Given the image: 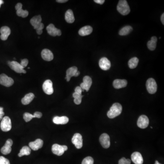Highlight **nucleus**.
I'll list each match as a JSON object with an SVG mask.
<instances>
[{
	"instance_id": "f704fd0d",
	"label": "nucleus",
	"mask_w": 164,
	"mask_h": 164,
	"mask_svg": "<svg viewBox=\"0 0 164 164\" xmlns=\"http://www.w3.org/2000/svg\"><path fill=\"white\" fill-rule=\"evenodd\" d=\"M131 164V160L129 159H126V158L123 157L121 158L119 161V164Z\"/></svg>"
},
{
	"instance_id": "39448f33",
	"label": "nucleus",
	"mask_w": 164,
	"mask_h": 164,
	"mask_svg": "<svg viewBox=\"0 0 164 164\" xmlns=\"http://www.w3.org/2000/svg\"><path fill=\"white\" fill-rule=\"evenodd\" d=\"M8 65L9 66V67L11 69L14 70L16 73H19V74H21V73L26 74L27 73L26 70L24 69V68L20 65V64L15 61H8Z\"/></svg>"
},
{
	"instance_id": "4c0bfd02",
	"label": "nucleus",
	"mask_w": 164,
	"mask_h": 164,
	"mask_svg": "<svg viewBox=\"0 0 164 164\" xmlns=\"http://www.w3.org/2000/svg\"><path fill=\"white\" fill-rule=\"evenodd\" d=\"M84 91V90H83L80 87V86H78L75 88V92L77 93H79V94H82V92Z\"/></svg>"
},
{
	"instance_id": "393cba45",
	"label": "nucleus",
	"mask_w": 164,
	"mask_h": 164,
	"mask_svg": "<svg viewBox=\"0 0 164 164\" xmlns=\"http://www.w3.org/2000/svg\"><path fill=\"white\" fill-rule=\"evenodd\" d=\"M93 32V28L90 26H86L81 28L78 31V33L81 36H88Z\"/></svg>"
},
{
	"instance_id": "ddd939ff",
	"label": "nucleus",
	"mask_w": 164,
	"mask_h": 164,
	"mask_svg": "<svg viewBox=\"0 0 164 164\" xmlns=\"http://www.w3.org/2000/svg\"><path fill=\"white\" fill-rule=\"evenodd\" d=\"M149 119L145 115L139 116L137 121V125L141 129H145L149 125Z\"/></svg>"
},
{
	"instance_id": "a211bd4d",
	"label": "nucleus",
	"mask_w": 164,
	"mask_h": 164,
	"mask_svg": "<svg viewBox=\"0 0 164 164\" xmlns=\"http://www.w3.org/2000/svg\"><path fill=\"white\" fill-rule=\"evenodd\" d=\"M22 7H23V5L22 3H18L16 4L15 6L16 14L18 16H21L23 18H26L28 15V11L27 10H23L22 9Z\"/></svg>"
},
{
	"instance_id": "e433bc0d",
	"label": "nucleus",
	"mask_w": 164,
	"mask_h": 164,
	"mask_svg": "<svg viewBox=\"0 0 164 164\" xmlns=\"http://www.w3.org/2000/svg\"><path fill=\"white\" fill-rule=\"evenodd\" d=\"M28 60L27 59H24L22 60V61H21L20 64L22 67L25 68L28 66Z\"/></svg>"
},
{
	"instance_id": "c85d7f7f",
	"label": "nucleus",
	"mask_w": 164,
	"mask_h": 164,
	"mask_svg": "<svg viewBox=\"0 0 164 164\" xmlns=\"http://www.w3.org/2000/svg\"><path fill=\"white\" fill-rule=\"evenodd\" d=\"M133 30L132 27L130 26H126L123 27L119 31V34L120 36H126L128 35Z\"/></svg>"
},
{
	"instance_id": "f03ea898",
	"label": "nucleus",
	"mask_w": 164,
	"mask_h": 164,
	"mask_svg": "<svg viewBox=\"0 0 164 164\" xmlns=\"http://www.w3.org/2000/svg\"><path fill=\"white\" fill-rule=\"evenodd\" d=\"M122 111V106L120 104L116 102L111 106L107 113V116L110 119H114L120 115Z\"/></svg>"
},
{
	"instance_id": "a878e982",
	"label": "nucleus",
	"mask_w": 164,
	"mask_h": 164,
	"mask_svg": "<svg viewBox=\"0 0 164 164\" xmlns=\"http://www.w3.org/2000/svg\"><path fill=\"white\" fill-rule=\"evenodd\" d=\"M35 96L33 93H28L23 98L22 100V104L24 105H28L30 104V102L34 99Z\"/></svg>"
},
{
	"instance_id": "20e7f679",
	"label": "nucleus",
	"mask_w": 164,
	"mask_h": 164,
	"mask_svg": "<svg viewBox=\"0 0 164 164\" xmlns=\"http://www.w3.org/2000/svg\"><path fill=\"white\" fill-rule=\"evenodd\" d=\"M146 87L148 92L150 94H154L157 91V83L153 78H150L147 80Z\"/></svg>"
},
{
	"instance_id": "c03bdc74",
	"label": "nucleus",
	"mask_w": 164,
	"mask_h": 164,
	"mask_svg": "<svg viewBox=\"0 0 164 164\" xmlns=\"http://www.w3.org/2000/svg\"><path fill=\"white\" fill-rule=\"evenodd\" d=\"M80 73L79 71H78L77 73L75 74V77H78V76H79V74H80Z\"/></svg>"
},
{
	"instance_id": "2f4dec72",
	"label": "nucleus",
	"mask_w": 164,
	"mask_h": 164,
	"mask_svg": "<svg viewBox=\"0 0 164 164\" xmlns=\"http://www.w3.org/2000/svg\"><path fill=\"white\" fill-rule=\"evenodd\" d=\"M73 96L74 98V103L76 105H80L82 102V98L83 97V96L82 95V94L74 92L73 93Z\"/></svg>"
},
{
	"instance_id": "473e14b6",
	"label": "nucleus",
	"mask_w": 164,
	"mask_h": 164,
	"mask_svg": "<svg viewBox=\"0 0 164 164\" xmlns=\"http://www.w3.org/2000/svg\"><path fill=\"white\" fill-rule=\"evenodd\" d=\"M33 118H35L34 115H32L29 113H25L23 115V118L25 121L26 122H29L30 120H32V119Z\"/></svg>"
},
{
	"instance_id": "ea45409f",
	"label": "nucleus",
	"mask_w": 164,
	"mask_h": 164,
	"mask_svg": "<svg viewBox=\"0 0 164 164\" xmlns=\"http://www.w3.org/2000/svg\"><path fill=\"white\" fill-rule=\"evenodd\" d=\"M4 113L3 112V108L0 107V120H2L3 116H4Z\"/></svg>"
},
{
	"instance_id": "7ed1b4c3",
	"label": "nucleus",
	"mask_w": 164,
	"mask_h": 164,
	"mask_svg": "<svg viewBox=\"0 0 164 164\" xmlns=\"http://www.w3.org/2000/svg\"><path fill=\"white\" fill-rule=\"evenodd\" d=\"M117 11L122 15L129 14L130 11V8L128 2L125 0H120L117 6Z\"/></svg>"
},
{
	"instance_id": "58836bf2",
	"label": "nucleus",
	"mask_w": 164,
	"mask_h": 164,
	"mask_svg": "<svg viewBox=\"0 0 164 164\" xmlns=\"http://www.w3.org/2000/svg\"><path fill=\"white\" fill-rule=\"evenodd\" d=\"M33 115L35 116V118H41L42 117V114L40 112H35Z\"/></svg>"
},
{
	"instance_id": "37998d69",
	"label": "nucleus",
	"mask_w": 164,
	"mask_h": 164,
	"mask_svg": "<svg viewBox=\"0 0 164 164\" xmlns=\"http://www.w3.org/2000/svg\"><path fill=\"white\" fill-rule=\"evenodd\" d=\"M161 21L163 25H164V14H162L161 16Z\"/></svg>"
},
{
	"instance_id": "c9c22d12",
	"label": "nucleus",
	"mask_w": 164,
	"mask_h": 164,
	"mask_svg": "<svg viewBox=\"0 0 164 164\" xmlns=\"http://www.w3.org/2000/svg\"><path fill=\"white\" fill-rule=\"evenodd\" d=\"M0 164H10V163L8 159L3 156H0Z\"/></svg>"
},
{
	"instance_id": "6e6552de",
	"label": "nucleus",
	"mask_w": 164,
	"mask_h": 164,
	"mask_svg": "<svg viewBox=\"0 0 164 164\" xmlns=\"http://www.w3.org/2000/svg\"><path fill=\"white\" fill-rule=\"evenodd\" d=\"M14 80L12 78L8 77L5 74H1L0 75V84L9 87L12 86Z\"/></svg>"
},
{
	"instance_id": "f8f14e48",
	"label": "nucleus",
	"mask_w": 164,
	"mask_h": 164,
	"mask_svg": "<svg viewBox=\"0 0 164 164\" xmlns=\"http://www.w3.org/2000/svg\"><path fill=\"white\" fill-rule=\"evenodd\" d=\"M100 142L102 147L107 149L110 146V137L108 134L106 133L102 134L100 138Z\"/></svg>"
},
{
	"instance_id": "4468645a",
	"label": "nucleus",
	"mask_w": 164,
	"mask_h": 164,
	"mask_svg": "<svg viewBox=\"0 0 164 164\" xmlns=\"http://www.w3.org/2000/svg\"><path fill=\"white\" fill-rule=\"evenodd\" d=\"M47 30L48 34L53 37H55L57 36H60L61 35L62 33L61 30L56 28L53 24H50L47 26Z\"/></svg>"
},
{
	"instance_id": "f3484780",
	"label": "nucleus",
	"mask_w": 164,
	"mask_h": 164,
	"mask_svg": "<svg viewBox=\"0 0 164 164\" xmlns=\"http://www.w3.org/2000/svg\"><path fill=\"white\" fill-rule=\"evenodd\" d=\"M99 66L102 69L106 71L110 68V62L106 57H102L99 61Z\"/></svg>"
},
{
	"instance_id": "cd10ccee",
	"label": "nucleus",
	"mask_w": 164,
	"mask_h": 164,
	"mask_svg": "<svg viewBox=\"0 0 164 164\" xmlns=\"http://www.w3.org/2000/svg\"><path fill=\"white\" fill-rule=\"evenodd\" d=\"M157 38L155 36H153L151 38V40L148 41L147 42L148 48L150 50L154 51L156 48V43H157Z\"/></svg>"
},
{
	"instance_id": "aec40b11",
	"label": "nucleus",
	"mask_w": 164,
	"mask_h": 164,
	"mask_svg": "<svg viewBox=\"0 0 164 164\" xmlns=\"http://www.w3.org/2000/svg\"><path fill=\"white\" fill-rule=\"evenodd\" d=\"M11 29L9 27L4 26L1 27L0 29V33L1 35L0 36V38L3 41L6 40L8 37L11 34Z\"/></svg>"
},
{
	"instance_id": "423d86ee",
	"label": "nucleus",
	"mask_w": 164,
	"mask_h": 164,
	"mask_svg": "<svg viewBox=\"0 0 164 164\" xmlns=\"http://www.w3.org/2000/svg\"><path fill=\"white\" fill-rule=\"evenodd\" d=\"M68 150V147L66 146H61L59 144H55L52 146V153L58 156L63 155L65 151Z\"/></svg>"
},
{
	"instance_id": "de8ad7c7",
	"label": "nucleus",
	"mask_w": 164,
	"mask_h": 164,
	"mask_svg": "<svg viewBox=\"0 0 164 164\" xmlns=\"http://www.w3.org/2000/svg\"><path fill=\"white\" fill-rule=\"evenodd\" d=\"M1 5H0V8H1Z\"/></svg>"
},
{
	"instance_id": "1a4fd4ad",
	"label": "nucleus",
	"mask_w": 164,
	"mask_h": 164,
	"mask_svg": "<svg viewBox=\"0 0 164 164\" xmlns=\"http://www.w3.org/2000/svg\"><path fill=\"white\" fill-rule=\"evenodd\" d=\"M72 142L77 149H81L83 147V138L80 134L76 133L74 134L72 138Z\"/></svg>"
},
{
	"instance_id": "72a5a7b5",
	"label": "nucleus",
	"mask_w": 164,
	"mask_h": 164,
	"mask_svg": "<svg viewBox=\"0 0 164 164\" xmlns=\"http://www.w3.org/2000/svg\"><path fill=\"white\" fill-rule=\"evenodd\" d=\"M94 160L92 157L88 156L83 159L82 161V164H93Z\"/></svg>"
},
{
	"instance_id": "9b49d317",
	"label": "nucleus",
	"mask_w": 164,
	"mask_h": 164,
	"mask_svg": "<svg viewBox=\"0 0 164 164\" xmlns=\"http://www.w3.org/2000/svg\"><path fill=\"white\" fill-rule=\"evenodd\" d=\"M92 84V80L89 76H86L83 78V82L80 84V87L83 90L88 91Z\"/></svg>"
},
{
	"instance_id": "49530a36",
	"label": "nucleus",
	"mask_w": 164,
	"mask_h": 164,
	"mask_svg": "<svg viewBox=\"0 0 164 164\" xmlns=\"http://www.w3.org/2000/svg\"><path fill=\"white\" fill-rule=\"evenodd\" d=\"M155 164H160V163H159V162H158V161H157V160H156V162H155Z\"/></svg>"
},
{
	"instance_id": "b1692460",
	"label": "nucleus",
	"mask_w": 164,
	"mask_h": 164,
	"mask_svg": "<svg viewBox=\"0 0 164 164\" xmlns=\"http://www.w3.org/2000/svg\"><path fill=\"white\" fill-rule=\"evenodd\" d=\"M69 119L67 116H56L53 119V123L57 124H65L69 122Z\"/></svg>"
},
{
	"instance_id": "bb28decb",
	"label": "nucleus",
	"mask_w": 164,
	"mask_h": 164,
	"mask_svg": "<svg viewBox=\"0 0 164 164\" xmlns=\"http://www.w3.org/2000/svg\"><path fill=\"white\" fill-rule=\"evenodd\" d=\"M65 20L69 23H72L75 20L73 11L71 9H69L66 12L65 16Z\"/></svg>"
},
{
	"instance_id": "c756f323",
	"label": "nucleus",
	"mask_w": 164,
	"mask_h": 164,
	"mask_svg": "<svg viewBox=\"0 0 164 164\" xmlns=\"http://www.w3.org/2000/svg\"><path fill=\"white\" fill-rule=\"evenodd\" d=\"M31 150L30 147L25 146L22 148L18 154L19 157H22L24 156H28L31 154Z\"/></svg>"
},
{
	"instance_id": "412c9836",
	"label": "nucleus",
	"mask_w": 164,
	"mask_h": 164,
	"mask_svg": "<svg viewBox=\"0 0 164 164\" xmlns=\"http://www.w3.org/2000/svg\"><path fill=\"white\" fill-rule=\"evenodd\" d=\"M41 55L42 59L47 61H51L53 59V54L50 50L44 49L42 50L41 52Z\"/></svg>"
},
{
	"instance_id": "5701e85b",
	"label": "nucleus",
	"mask_w": 164,
	"mask_h": 164,
	"mask_svg": "<svg viewBox=\"0 0 164 164\" xmlns=\"http://www.w3.org/2000/svg\"><path fill=\"white\" fill-rule=\"evenodd\" d=\"M78 71V68L75 66L68 69L66 71V77L65 78L67 82H69L72 77H75V74Z\"/></svg>"
},
{
	"instance_id": "2eb2a0df",
	"label": "nucleus",
	"mask_w": 164,
	"mask_h": 164,
	"mask_svg": "<svg viewBox=\"0 0 164 164\" xmlns=\"http://www.w3.org/2000/svg\"><path fill=\"white\" fill-rule=\"evenodd\" d=\"M13 145V141L11 139H8L6 141L4 146L1 148V151L3 155H6L10 154L11 151V146Z\"/></svg>"
},
{
	"instance_id": "4be33fe9",
	"label": "nucleus",
	"mask_w": 164,
	"mask_h": 164,
	"mask_svg": "<svg viewBox=\"0 0 164 164\" xmlns=\"http://www.w3.org/2000/svg\"><path fill=\"white\" fill-rule=\"evenodd\" d=\"M113 84L115 88L119 89L126 87L127 81L125 79H115L113 82Z\"/></svg>"
},
{
	"instance_id": "7c9ffc66",
	"label": "nucleus",
	"mask_w": 164,
	"mask_h": 164,
	"mask_svg": "<svg viewBox=\"0 0 164 164\" xmlns=\"http://www.w3.org/2000/svg\"><path fill=\"white\" fill-rule=\"evenodd\" d=\"M139 61V59H138L137 57H133L132 59H130L129 61V67L131 69H135L137 66Z\"/></svg>"
},
{
	"instance_id": "f257e3e1",
	"label": "nucleus",
	"mask_w": 164,
	"mask_h": 164,
	"mask_svg": "<svg viewBox=\"0 0 164 164\" xmlns=\"http://www.w3.org/2000/svg\"><path fill=\"white\" fill-rule=\"evenodd\" d=\"M42 22V18L40 15L36 16L33 17L30 20V23L36 29L37 33L38 35L42 33V29L44 28V24Z\"/></svg>"
},
{
	"instance_id": "6ab92c4d",
	"label": "nucleus",
	"mask_w": 164,
	"mask_h": 164,
	"mask_svg": "<svg viewBox=\"0 0 164 164\" xmlns=\"http://www.w3.org/2000/svg\"><path fill=\"white\" fill-rule=\"evenodd\" d=\"M131 160L135 164H142L143 158L141 154L138 152H134L131 155Z\"/></svg>"
},
{
	"instance_id": "9d476101",
	"label": "nucleus",
	"mask_w": 164,
	"mask_h": 164,
	"mask_svg": "<svg viewBox=\"0 0 164 164\" xmlns=\"http://www.w3.org/2000/svg\"><path fill=\"white\" fill-rule=\"evenodd\" d=\"M42 89L44 93L47 94L51 95L53 93V88L51 80L49 79L46 80L42 85Z\"/></svg>"
},
{
	"instance_id": "79ce46f5",
	"label": "nucleus",
	"mask_w": 164,
	"mask_h": 164,
	"mask_svg": "<svg viewBox=\"0 0 164 164\" xmlns=\"http://www.w3.org/2000/svg\"><path fill=\"white\" fill-rule=\"evenodd\" d=\"M67 0H57L56 1L57 2H59V3H65L68 1Z\"/></svg>"
},
{
	"instance_id": "a19ab883",
	"label": "nucleus",
	"mask_w": 164,
	"mask_h": 164,
	"mask_svg": "<svg viewBox=\"0 0 164 164\" xmlns=\"http://www.w3.org/2000/svg\"><path fill=\"white\" fill-rule=\"evenodd\" d=\"M94 1L98 4H100L102 5L105 3V0H94Z\"/></svg>"
},
{
	"instance_id": "dca6fc26",
	"label": "nucleus",
	"mask_w": 164,
	"mask_h": 164,
	"mask_svg": "<svg viewBox=\"0 0 164 164\" xmlns=\"http://www.w3.org/2000/svg\"><path fill=\"white\" fill-rule=\"evenodd\" d=\"M43 145V141L40 139H36V141L33 142H31L29 144V146L30 149L33 151H37L39 149L42 147Z\"/></svg>"
},
{
	"instance_id": "a18cd8bd",
	"label": "nucleus",
	"mask_w": 164,
	"mask_h": 164,
	"mask_svg": "<svg viewBox=\"0 0 164 164\" xmlns=\"http://www.w3.org/2000/svg\"><path fill=\"white\" fill-rule=\"evenodd\" d=\"M4 3V1L2 0H0V5H1V4H3Z\"/></svg>"
},
{
	"instance_id": "0eeeda50",
	"label": "nucleus",
	"mask_w": 164,
	"mask_h": 164,
	"mask_svg": "<svg viewBox=\"0 0 164 164\" xmlns=\"http://www.w3.org/2000/svg\"><path fill=\"white\" fill-rule=\"evenodd\" d=\"M1 129L4 132H7L11 129V120L9 117L5 116L2 118L1 123Z\"/></svg>"
}]
</instances>
